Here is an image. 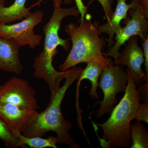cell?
Here are the masks:
<instances>
[{
  "mask_svg": "<svg viewBox=\"0 0 148 148\" xmlns=\"http://www.w3.org/2000/svg\"><path fill=\"white\" fill-rule=\"evenodd\" d=\"M80 13L76 6L63 8L61 6L53 4V11L49 21L43 27L45 35L43 49L35 57L33 64L34 69V76L43 79L48 84L51 92L50 101L55 97L60 89V83L67 76L69 70L57 71L53 66V58L58 51L57 48L61 46L64 50L69 51L70 39H64L58 35L61 22L64 18L73 16L78 18Z\"/></svg>",
  "mask_w": 148,
  "mask_h": 148,
  "instance_id": "cell-1",
  "label": "cell"
},
{
  "mask_svg": "<svg viewBox=\"0 0 148 148\" xmlns=\"http://www.w3.org/2000/svg\"><path fill=\"white\" fill-rule=\"evenodd\" d=\"M91 15L86 14L79 26L75 23L66 25L65 32L70 36L72 47L65 61L59 66L61 71L82 63L95 61L106 69L112 63L111 58L104 55L103 48L106 45V40L100 38L98 27L99 22L91 21Z\"/></svg>",
  "mask_w": 148,
  "mask_h": 148,
  "instance_id": "cell-2",
  "label": "cell"
},
{
  "mask_svg": "<svg viewBox=\"0 0 148 148\" xmlns=\"http://www.w3.org/2000/svg\"><path fill=\"white\" fill-rule=\"evenodd\" d=\"M82 71V69L75 66L69 70L63 86L55 97L49 101L47 108L41 113L38 112L27 126L22 133L24 136L42 137L47 132L52 131L56 134L58 144H66L71 148L79 147V145L75 143L69 133L73 125L64 118L61 105L67 90L75 81L78 79Z\"/></svg>",
  "mask_w": 148,
  "mask_h": 148,
  "instance_id": "cell-3",
  "label": "cell"
},
{
  "mask_svg": "<svg viewBox=\"0 0 148 148\" xmlns=\"http://www.w3.org/2000/svg\"><path fill=\"white\" fill-rule=\"evenodd\" d=\"M128 83L120 102L111 112L110 118L98 124L103 130L102 138H99L103 148H127L131 143L130 125L141 102L137 86L127 69Z\"/></svg>",
  "mask_w": 148,
  "mask_h": 148,
  "instance_id": "cell-4",
  "label": "cell"
},
{
  "mask_svg": "<svg viewBox=\"0 0 148 148\" xmlns=\"http://www.w3.org/2000/svg\"><path fill=\"white\" fill-rule=\"evenodd\" d=\"M128 80L127 69L124 71L123 67L119 65L114 66L112 63L108 68L103 70L98 86L103 91L104 98L102 101L95 103V106L97 105L101 106L98 111L93 112L96 113L98 118L111 113L114 106L117 104V95L120 92H125Z\"/></svg>",
  "mask_w": 148,
  "mask_h": 148,
  "instance_id": "cell-5",
  "label": "cell"
},
{
  "mask_svg": "<svg viewBox=\"0 0 148 148\" xmlns=\"http://www.w3.org/2000/svg\"><path fill=\"white\" fill-rule=\"evenodd\" d=\"M127 17L124 20V27L120 28L116 33V41L113 47L107 53L106 57H113L116 60L121 46L124 45L127 40L133 36H139L142 41L148 37V9L136 0V3L130 9Z\"/></svg>",
  "mask_w": 148,
  "mask_h": 148,
  "instance_id": "cell-6",
  "label": "cell"
},
{
  "mask_svg": "<svg viewBox=\"0 0 148 148\" xmlns=\"http://www.w3.org/2000/svg\"><path fill=\"white\" fill-rule=\"evenodd\" d=\"M44 14L40 10L14 24L0 23V37L10 40L20 47L28 45L31 48H36L40 44L41 35L36 34L34 29L41 23Z\"/></svg>",
  "mask_w": 148,
  "mask_h": 148,
  "instance_id": "cell-7",
  "label": "cell"
},
{
  "mask_svg": "<svg viewBox=\"0 0 148 148\" xmlns=\"http://www.w3.org/2000/svg\"><path fill=\"white\" fill-rule=\"evenodd\" d=\"M36 92L26 80L13 77L0 86V102L13 104L29 111L40 109Z\"/></svg>",
  "mask_w": 148,
  "mask_h": 148,
  "instance_id": "cell-8",
  "label": "cell"
},
{
  "mask_svg": "<svg viewBox=\"0 0 148 148\" xmlns=\"http://www.w3.org/2000/svg\"><path fill=\"white\" fill-rule=\"evenodd\" d=\"M138 36L130 37L125 44L122 52H119L115 63L127 69L136 86L142 84L145 81V73L142 70V64L145 61L144 51L138 45Z\"/></svg>",
  "mask_w": 148,
  "mask_h": 148,
  "instance_id": "cell-9",
  "label": "cell"
},
{
  "mask_svg": "<svg viewBox=\"0 0 148 148\" xmlns=\"http://www.w3.org/2000/svg\"><path fill=\"white\" fill-rule=\"evenodd\" d=\"M38 111L27 110L13 104L0 102V118L15 134H22Z\"/></svg>",
  "mask_w": 148,
  "mask_h": 148,
  "instance_id": "cell-10",
  "label": "cell"
},
{
  "mask_svg": "<svg viewBox=\"0 0 148 148\" xmlns=\"http://www.w3.org/2000/svg\"><path fill=\"white\" fill-rule=\"evenodd\" d=\"M20 47L12 41L0 37V71L21 73L23 67L19 56Z\"/></svg>",
  "mask_w": 148,
  "mask_h": 148,
  "instance_id": "cell-11",
  "label": "cell"
},
{
  "mask_svg": "<svg viewBox=\"0 0 148 148\" xmlns=\"http://www.w3.org/2000/svg\"><path fill=\"white\" fill-rule=\"evenodd\" d=\"M116 8L110 21L102 24L98 27L99 34L106 33L109 35L108 47L109 50L113 47L115 41L114 36L116 33L121 28L120 23L122 20L126 19L128 16L127 13L130 9L136 3V0H132L130 4H127L126 0H117Z\"/></svg>",
  "mask_w": 148,
  "mask_h": 148,
  "instance_id": "cell-12",
  "label": "cell"
},
{
  "mask_svg": "<svg viewBox=\"0 0 148 148\" xmlns=\"http://www.w3.org/2000/svg\"><path fill=\"white\" fill-rule=\"evenodd\" d=\"M27 0H15L12 4L5 7L6 0H0V23L10 24L22 20L32 13L25 6Z\"/></svg>",
  "mask_w": 148,
  "mask_h": 148,
  "instance_id": "cell-13",
  "label": "cell"
},
{
  "mask_svg": "<svg viewBox=\"0 0 148 148\" xmlns=\"http://www.w3.org/2000/svg\"><path fill=\"white\" fill-rule=\"evenodd\" d=\"M86 64L87 66L84 70L83 69L81 75L78 79V82L77 83V94H78L81 82L83 80L86 79L90 81L92 84L89 95L93 99H98L99 96L97 92L98 79L104 69L101 64L95 61H90Z\"/></svg>",
  "mask_w": 148,
  "mask_h": 148,
  "instance_id": "cell-14",
  "label": "cell"
},
{
  "mask_svg": "<svg viewBox=\"0 0 148 148\" xmlns=\"http://www.w3.org/2000/svg\"><path fill=\"white\" fill-rule=\"evenodd\" d=\"M16 135L20 142L21 147L27 148L28 146L32 148H58L56 146L58 140L56 137L53 136H49L45 139L38 136L27 137L21 133H18Z\"/></svg>",
  "mask_w": 148,
  "mask_h": 148,
  "instance_id": "cell-15",
  "label": "cell"
},
{
  "mask_svg": "<svg viewBox=\"0 0 148 148\" xmlns=\"http://www.w3.org/2000/svg\"><path fill=\"white\" fill-rule=\"evenodd\" d=\"M131 148H148V131L139 121L130 125Z\"/></svg>",
  "mask_w": 148,
  "mask_h": 148,
  "instance_id": "cell-16",
  "label": "cell"
},
{
  "mask_svg": "<svg viewBox=\"0 0 148 148\" xmlns=\"http://www.w3.org/2000/svg\"><path fill=\"white\" fill-rule=\"evenodd\" d=\"M0 140H2L7 148L21 147L19 140L16 135L1 119L0 118Z\"/></svg>",
  "mask_w": 148,
  "mask_h": 148,
  "instance_id": "cell-17",
  "label": "cell"
},
{
  "mask_svg": "<svg viewBox=\"0 0 148 148\" xmlns=\"http://www.w3.org/2000/svg\"><path fill=\"white\" fill-rule=\"evenodd\" d=\"M135 119L148 123V102L140 104L136 111Z\"/></svg>",
  "mask_w": 148,
  "mask_h": 148,
  "instance_id": "cell-18",
  "label": "cell"
},
{
  "mask_svg": "<svg viewBox=\"0 0 148 148\" xmlns=\"http://www.w3.org/2000/svg\"><path fill=\"white\" fill-rule=\"evenodd\" d=\"M100 3L105 12L107 21H110L113 14L114 12L112 9V5L114 0H97Z\"/></svg>",
  "mask_w": 148,
  "mask_h": 148,
  "instance_id": "cell-19",
  "label": "cell"
},
{
  "mask_svg": "<svg viewBox=\"0 0 148 148\" xmlns=\"http://www.w3.org/2000/svg\"><path fill=\"white\" fill-rule=\"evenodd\" d=\"M64 3L66 4L71 3L72 0H63ZM76 7L81 14L80 22H82L85 18V15L87 13L88 6L84 5L82 0H75Z\"/></svg>",
  "mask_w": 148,
  "mask_h": 148,
  "instance_id": "cell-20",
  "label": "cell"
},
{
  "mask_svg": "<svg viewBox=\"0 0 148 148\" xmlns=\"http://www.w3.org/2000/svg\"><path fill=\"white\" fill-rule=\"evenodd\" d=\"M143 46L145 61V71L146 76L145 81L148 80V37L143 41Z\"/></svg>",
  "mask_w": 148,
  "mask_h": 148,
  "instance_id": "cell-21",
  "label": "cell"
},
{
  "mask_svg": "<svg viewBox=\"0 0 148 148\" xmlns=\"http://www.w3.org/2000/svg\"><path fill=\"white\" fill-rule=\"evenodd\" d=\"M145 83L138 90L140 100L148 102V80L145 81Z\"/></svg>",
  "mask_w": 148,
  "mask_h": 148,
  "instance_id": "cell-22",
  "label": "cell"
},
{
  "mask_svg": "<svg viewBox=\"0 0 148 148\" xmlns=\"http://www.w3.org/2000/svg\"><path fill=\"white\" fill-rule=\"evenodd\" d=\"M44 1L45 0H39L37 2L35 3L34 4L32 5V6H31L28 9L30 10L31 9L34 7L35 6H39L40 5V4L41 3ZM52 1H53V3H54L53 4L56 5L61 6V5H62L63 3V0H52Z\"/></svg>",
  "mask_w": 148,
  "mask_h": 148,
  "instance_id": "cell-23",
  "label": "cell"
},
{
  "mask_svg": "<svg viewBox=\"0 0 148 148\" xmlns=\"http://www.w3.org/2000/svg\"><path fill=\"white\" fill-rule=\"evenodd\" d=\"M139 2H140L141 3V4H142L146 8H147V9H148V0H140Z\"/></svg>",
  "mask_w": 148,
  "mask_h": 148,
  "instance_id": "cell-24",
  "label": "cell"
},
{
  "mask_svg": "<svg viewBox=\"0 0 148 148\" xmlns=\"http://www.w3.org/2000/svg\"><path fill=\"white\" fill-rule=\"evenodd\" d=\"M129 1H130V0H129ZM140 1V0H139V1Z\"/></svg>",
  "mask_w": 148,
  "mask_h": 148,
  "instance_id": "cell-25",
  "label": "cell"
}]
</instances>
